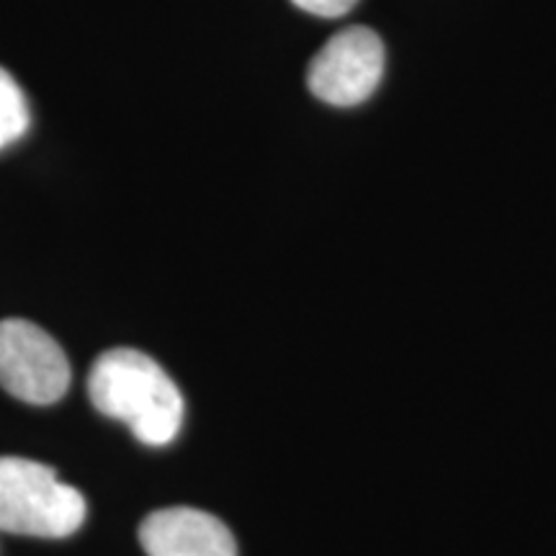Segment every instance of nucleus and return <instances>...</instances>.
Returning <instances> with one entry per match:
<instances>
[{"mask_svg":"<svg viewBox=\"0 0 556 556\" xmlns=\"http://www.w3.org/2000/svg\"><path fill=\"white\" fill-rule=\"evenodd\" d=\"M139 544L148 556H238L229 528L197 507H165L139 526Z\"/></svg>","mask_w":556,"mask_h":556,"instance_id":"39448f33","label":"nucleus"},{"mask_svg":"<svg viewBox=\"0 0 556 556\" xmlns=\"http://www.w3.org/2000/svg\"><path fill=\"white\" fill-rule=\"evenodd\" d=\"M0 387L26 405H54L70 387L65 351L29 319L0 323Z\"/></svg>","mask_w":556,"mask_h":556,"instance_id":"7ed1b4c3","label":"nucleus"},{"mask_svg":"<svg viewBox=\"0 0 556 556\" xmlns=\"http://www.w3.org/2000/svg\"><path fill=\"white\" fill-rule=\"evenodd\" d=\"M31 127V109L24 90L5 67H0V150L18 142Z\"/></svg>","mask_w":556,"mask_h":556,"instance_id":"423d86ee","label":"nucleus"},{"mask_svg":"<svg viewBox=\"0 0 556 556\" xmlns=\"http://www.w3.org/2000/svg\"><path fill=\"white\" fill-rule=\"evenodd\" d=\"M291 3H294L299 11L312 13V16L338 18V16H345L358 0H291Z\"/></svg>","mask_w":556,"mask_h":556,"instance_id":"0eeeda50","label":"nucleus"},{"mask_svg":"<svg viewBox=\"0 0 556 556\" xmlns=\"http://www.w3.org/2000/svg\"><path fill=\"white\" fill-rule=\"evenodd\" d=\"M86 520L80 490L31 458L0 456V531L18 536L65 539Z\"/></svg>","mask_w":556,"mask_h":556,"instance_id":"f03ea898","label":"nucleus"},{"mask_svg":"<svg viewBox=\"0 0 556 556\" xmlns=\"http://www.w3.org/2000/svg\"><path fill=\"white\" fill-rule=\"evenodd\" d=\"M384 45L366 26L338 31L309 62L307 86L330 106H358L379 88Z\"/></svg>","mask_w":556,"mask_h":556,"instance_id":"20e7f679","label":"nucleus"},{"mask_svg":"<svg viewBox=\"0 0 556 556\" xmlns=\"http://www.w3.org/2000/svg\"><path fill=\"white\" fill-rule=\"evenodd\" d=\"M88 397L101 415L127 426L139 443L163 448L184 426V394L163 366L135 348L101 353L88 374Z\"/></svg>","mask_w":556,"mask_h":556,"instance_id":"f257e3e1","label":"nucleus"}]
</instances>
